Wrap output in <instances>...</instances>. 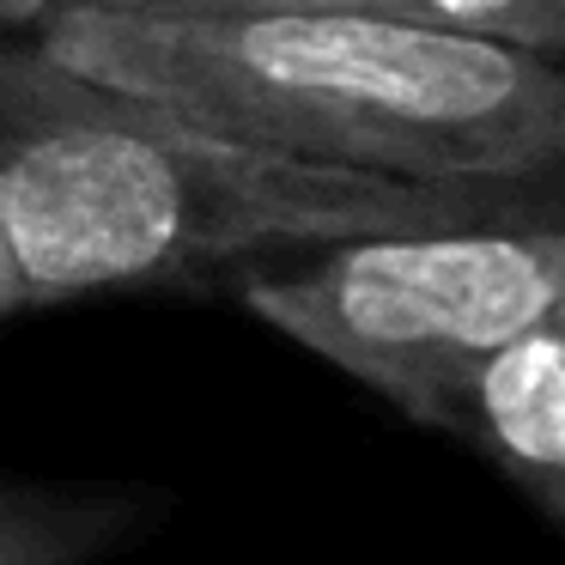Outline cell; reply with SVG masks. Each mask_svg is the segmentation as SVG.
Masks as SVG:
<instances>
[{"label": "cell", "instance_id": "6da1fadb", "mask_svg": "<svg viewBox=\"0 0 565 565\" xmlns=\"http://www.w3.org/2000/svg\"><path fill=\"white\" fill-rule=\"evenodd\" d=\"M553 213V183H407L220 140L135 92L0 50V256L19 298L189 280L268 249Z\"/></svg>", "mask_w": 565, "mask_h": 565}, {"label": "cell", "instance_id": "7a4b0ae2", "mask_svg": "<svg viewBox=\"0 0 565 565\" xmlns=\"http://www.w3.org/2000/svg\"><path fill=\"white\" fill-rule=\"evenodd\" d=\"M38 50L98 86L305 164L407 183H553L565 79L547 55L390 13L43 7Z\"/></svg>", "mask_w": 565, "mask_h": 565}, {"label": "cell", "instance_id": "3957f363", "mask_svg": "<svg viewBox=\"0 0 565 565\" xmlns=\"http://www.w3.org/2000/svg\"><path fill=\"white\" fill-rule=\"evenodd\" d=\"M244 298L262 322L407 407L450 365L565 310L559 213L341 237L298 268L249 274Z\"/></svg>", "mask_w": 565, "mask_h": 565}, {"label": "cell", "instance_id": "277c9868", "mask_svg": "<svg viewBox=\"0 0 565 565\" xmlns=\"http://www.w3.org/2000/svg\"><path fill=\"white\" fill-rule=\"evenodd\" d=\"M407 414L468 438L547 516L565 511V322L547 317L487 353L450 365Z\"/></svg>", "mask_w": 565, "mask_h": 565}, {"label": "cell", "instance_id": "5b68a950", "mask_svg": "<svg viewBox=\"0 0 565 565\" xmlns=\"http://www.w3.org/2000/svg\"><path fill=\"white\" fill-rule=\"evenodd\" d=\"M135 504L122 492H43V487H0V565H86L98 559Z\"/></svg>", "mask_w": 565, "mask_h": 565}, {"label": "cell", "instance_id": "8992f818", "mask_svg": "<svg viewBox=\"0 0 565 565\" xmlns=\"http://www.w3.org/2000/svg\"><path fill=\"white\" fill-rule=\"evenodd\" d=\"M371 13L407 19L431 31H462V38L511 43L529 55H559L565 50V0H377Z\"/></svg>", "mask_w": 565, "mask_h": 565}, {"label": "cell", "instance_id": "52a82bcc", "mask_svg": "<svg viewBox=\"0 0 565 565\" xmlns=\"http://www.w3.org/2000/svg\"><path fill=\"white\" fill-rule=\"evenodd\" d=\"M43 7H116V13L225 19V13H329V7H353V13H371L377 0H31V19H38Z\"/></svg>", "mask_w": 565, "mask_h": 565}, {"label": "cell", "instance_id": "ba28073f", "mask_svg": "<svg viewBox=\"0 0 565 565\" xmlns=\"http://www.w3.org/2000/svg\"><path fill=\"white\" fill-rule=\"evenodd\" d=\"M13 305H25V298H19V280L7 268V256H0V310H13Z\"/></svg>", "mask_w": 565, "mask_h": 565}, {"label": "cell", "instance_id": "9c48e42d", "mask_svg": "<svg viewBox=\"0 0 565 565\" xmlns=\"http://www.w3.org/2000/svg\"><path fill=\"white\" fill-rule=\"evenodd\" d=\"M7 19H31V0H0V25Z\"/></svg>", "mask_w": 565, "mask_h": 565}]
</instances>
